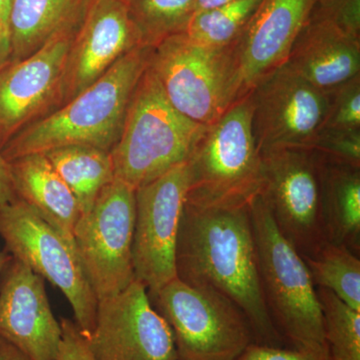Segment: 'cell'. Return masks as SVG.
Wrapping results in <instances>:
<instances>
[{"label":"cell","mask_w":360,"mask_h":360,"mask_svg":"<svg viewBox=\"0 0 360 360\" xmlns=\"http://www.w3.org/2000/svg\"><path fill=\"white\" fill-rule=\"evenodd\" d=\"M196 0H129V15L142 45L153 47L184 30Z\"/></svg>","instance_id":"obj_25"},{"label":"cell","mask_w":360,"mask_h":360,"mask_svg":"<svg viewBox=\"0 0 360 360\" xmlns=\"http://www.w3.org/2000/svg\"><path fill=\"white\" fill-rule=\"evenodd\" d=\"M87 338L96 360H179L172 328L139 279L98 300Z\"/></svg>","instance_id":"obj_13"},{"label":"cell","mask_w":360,"mask_h":360,"mask_svg":"<svg viewBox=\"0 0 360 360\" xmlns=\"http://www.w3.org/2000/svg\"><path fill=\"white\" fill-rule=\"evenodd\" d=\"M205 127L175 110L148 66L110 151L116 179L135 191L158 179L188 160Z\"/></svg>","instance_id":"obj_5"},{"label":"cell","mask_w":360,"mask_h":360,"mask_svg":"<svg viewBox=\"0 0 360 360\" xmlns=\"http://www.w3.org/2000/svg\"><path fill=\"white\" fill-rule=\"evenodd\" d=\"M11 6V0H0V68L8 58Z\"/></svg>","instance_id":"obj_31"},{"label":"cell","mask_w":360,"mask_h":360,"mask_svg":"<svg viewBox=\"0 0 360 360\" xmlns=\"http://www.w3.org/2000/svg\"><path fill=\"white\" fill-rule=\"evenodd\" d=\"M252 132L259 153L312 149L328 115V94L283 65L250 91Z\"/></svg>","instance_id":"obj_11"},{"label":"cell","mask_w":360,"mask_h":360,"mask_svg":"<svg viewBox=\"0 0 360 360\" xmlns=\"http://www.w3.org/2000/svg\"><path fill=\"white\" fill-rule=\"evenodd\" d=\"M316 288H324L360 312V258L347 246L326 243L302 257Z\"/></svg>","instance_id":"obj_23"},{"label":"cell","mask_w":360,"mask_h":360,"mask_svg":"<svg viewBox=\"0 0 360 360\" xmlns=\"http://www.w3.org/2000/svg\"><path fill=\"white\" fill-rule=\"evenodd\" d=\"M135 189L116 179L80 215L73 243L97 300L124 290L135 277Z\"/></svg>","instance_id":"obj_9"},{"label":"cell","mask_w":360,"mask_h":360,"mask_svg":"<svg viewBox=\"0 0 360 360\" xmlns=\"http://www.w3.org/2000/svg\"><path fill=\"white\" fill-rule=\"evenodd\" d=\"M77 198L82 214L89 212L104 187L115 179L110 151L70 146L44 153Z\"/></svg>","instance_id":"obj_22"},{"label":"cell","mask_w":360,"mask_h":360,"mask_svg":"<svg viewBox=\"0 0 360 360\" xmlns=\"http://www.w3.org/2000/svg\"><path fill=\"white\" fill-rule=\"evenodd\" d=\"M189 187L187 161L135 191V277L148 293L176 277L175 250Z\"/></svg>","instance_id":"obj_12"},{"label":"cell","mask_w":360,"mask_h":360,"mask_svg":"<svg viewBox=\"0 0 360 360\" xmlns=\"http://www.w3.org/2000/svg\"><path fill=\"white\" fill-rule=\"evenodd\" d=\"M0 350H1L6 360H30L25 355L14 348L13 345H9L6 341L2 340L1 338H0Z\"/></svg>","instance_id":"obj_35"},{"label":"cell","mask_w":360,"mask_h":360,"mask_svg":"<svg viewBox=\"0 0 360 360\" xmlns=\"http://www.w3.org/2000/svg\"><path fill=\"white\" fill-rule=\"evenodd\" d=\"M15 200L9 165L2 155L1 149H0V205H7Z\"/></svg>","instance_id":"obj_32"},{"label":"cell","mask_w":360,"mask_h":360,"mask_svg":"<svg viewBox=\"0 0 360 360\" xmlns=\"http://www.w3.org/2000/svg\"><path fill=\"white\" fill-rule=\"evenodd\" d=\"M262 194L284 238L302 257L328 243L321 212V158L314 149L278 148L260 153Z\"/></svg>","instance_id":"obj_10"},{"label":"cell","mask_w":360,"mask_h":360,"mask_svg":"<svg viewBox=\"0 0 360 360\" xmlns=\"http://www.w3.org/2000/svg\"><path fill=\"white\" fill-rule=\"evenodd\" d=\"M233 1H236V0H196L193 7V15L201 13V11H210V9L231 4Z\"/></svg>","instance_id":"obj_34"},{"label":"cell","mask_w":360,"mask_h":360,"mask_svg":"<svg viewBox=\"0 0 360 360\" xmlns=\"http://www.w3.org/2000/svg\"><path fill=\"white\" fill-rule=\"evenodd\" d=\"M141 45L127 0H94L68 54L60 106L72 101L122 56Z\"/></svg>","instance_id":"obj_16"},{"label":"cell","mask_w":360,"mask_h":360,"mask_svg":"<svg viewBox=\"0 0 360 360\" xmlns=\"http://www.w3.org/2000/svg\"><path fill=\"white\" fill-rule=\"evenodd\" d=\"M262 0H236L193 14L179 33L206 46L231 45L243 32Z\"/></svg>","instance_id":"obj_24"},{"label":"cell","mask_w":360,"mask_h":360,"mask_svg":"<svg viewBox=\"0 0 360 360\" xmlns=\"http://www.w3.org/2000/svg\"><path fill=\"white\" fill-rule=\"evenodd\" d=\"M80 27L58 33L32 56L0 68V149L60 106L66 61Z\"/></svg>","instance_id":"obj_14"},{"label":"cell","mask_w":360,"mask_h":360,"mask_svg":"<svg viewBox=\"0 0 360 360\" xmlns=\"http://www.w3.org/2000/svg\"><path fill=\"white\" fill-rule=\"evenodd\" d=\"M330 360H360V312L329 290L317 288Z\"/></svg>","instance_id":"obj_26"},{"label":"cell","mask_w":360,"mask_h":360,"mask_svg":"<svg viewBox=\"0 0 360 360\" xmlns=\"http://www.w3.org/2000/svg\"><path fill=\"white\" fill-rule=\"evenodd\" d=\"M236 360H330L328 350L297 349L252 342Z\"/></svg>","instance_id":"obj_29"},{"label":"cell","mask_w":360,"mask_h":360,"mask_svg":"<svg viewBox=\"0 0 360 360\" xmlns=\"http://www.w3.org/2000/svg\"><path fill=\"white\" fill-rule=\"evenodd\" d=\"M148 295L172 328L179 360H236L255 342L245 314L219 291L175 277Z\"/></svg>","instance_id":"obj_7"},{"label":"cell","mask_w":360,"mask_h":360,"mask_svg":"<svg viewBox=\"0 0 360 360\" xmlns=\"http://www.w3.org/2000/svg\"><path fill=\"white\" fill-rule=\"evenodd\" d=\"M0 360H6L4 359V354H2L1 350H0Z\"/></svg>","instance_id":"obj_37"},{"label":"cell","mask_w":360,"mask_h":360,"mask_svg":"<svg viewBox=\"0 0 360 360\" xmlns=\"http://www.w3.org/2000/svg\"><path fill=\"white\" fill-rule=\"evenodd\" d=\"M61 338L44 279L11 258L0 274V338L30 360H56Z\"/></svg>","instance_id":"obj_15"},{"label":"cell","mask_w":360,"mask_h":360,"mask_svg":"<svg viewBox=\"0 0 360 360\" xmlns=\"http://www.w3.org/2000/svg\"><path fill=\"white\" fill-rule=\"evenodd\" d=\"M321 158L322 224L326 241L347 246L359 255L360 167Z\"/></svg>","instance_id":"obj_21"},{"label":"cell","mask_w":360,"mask_h":360,"mask_svg":"<svg viewBox=\"0 0 360 360\" xmlns=\"http://www.w3.org/2000/svg\"><path fill=\"white\" fill-rule=\"evenodd\" d=\"M63 338L59 345L56 360H96L90 349L89 338L70 319H61Z\"/></svg>","instance_id":"obj_30"},{"label":"cell","mask_w":360,"mask_h":360,"mask_svg":"<svg viewBox=\"0 0 360 360\" xmlns=\"http://www.w3.org/2000/svg\"><path fill=\"white\" fill-rule=\"evenodd\" d=\"M284 65L329 94L360 75V40L348 37L328 18L309 16Z\"/></svg>","instance_id":"obj_18"},{"label":"cell","mask_w":360,"mask_h":360,"mask_svg":"<svg viewBox=\"0 0 360 360\" xmlns=\"http://www.w3.org/2000/svg\"><path fill=\"white\" fill-rule=\"evenodd\" d=\"M248 206L262 292L277 330L291 347L328 350L321 300L304 259L279 231L262 194Z\"/></svg>","instance_id":"obj_3"},{"label":"cell","mask_w":360,"mask_h":360,"mask_svg":"<svg viewBox=\"0 0 360 360\" xmlns=\"http://www.w3.org/2000/svg\"><path fill=\"white\" fill-rule=\"evenodd\" d=\"M0 238L11 257L63 293L72 309L73 321L89 335L94 328L98 300L75 245L18 198L0 205Z\"/></svg>","instance_id":"obj_8"},{"label":"cell","mask_w":360,"mask_h":360,"mask_svg":"<svg viewBox=\"0 0 360 360\" xmlns=\"http://www.w3.org/2000/svg\"><path fill=\"white\" fill-rule=\"evenodd\" d=\"M11 258L13 257L6 250L0 251V274L6 269L7 264L11 262Z\"/></svg>","instance_id":"obj_36"},{"label":"cell","mask_w":360,"mask_h":360,"mask_svg":"<svg viewBox=\"0 0 360 360\" xmlns=\"http://www.w3.org/2000/svg\"><path fill=\"white\" fill-rule=\"evenodd\" d=\"M127 4H129V0H127Z\"/></svg>","instance_id":"obj_38"},{"label":"cell","mask_w":360,"mask_h":360,"mask_svg":"<svg viewBox=\"0 0 360 360\" xmlns=\"http://www.w3.org/2000/svg\"><path fill=\"white\" fill-rule=\"evenodd\" d=\"M312 149L326 160L360 167V129H322Z\"/></svg>","instance_id":"obj_28"},{"label":"cell","mask_w":360,"mask_h":360,"mask_svg":"<svg viewBox=\"0 0 360 360\" xmlns=\"http://www.w3.org/2000/svg\"><path fill=\"white\" fill-rule=\"evenodd\" d=\"M92 1L11 0L8 58L4 65L32 56L58 33L80 27Z\"/></svg>","instance_id":"obj_20"},{"label":"cell","mask_w":360,"mask_h":360,"mask_svg":"<svg viewBox=\"0 0 360 360\" xmlns=\"http://www.w3.org/2000/svg\"><path fill=\"white\" fill-rule=\"evenodd\" d=\"M342 0H314L310 16H324L330 13Z\"/></svg>","instance_id":"obj_33"},{"label":"cell","mask_w":360,"mask_h":360,"mask_svg":"<svg viewBox=\"0 0 360 360\" xmlns=\"http://www.w3.org/2000/svg\"><path fill=\"white\" fill-rule=\"evenodd\" d=\"M232 44L206 46L176 33L153 47L149 68L168 101L194 122L212 124L239 98Z\"/></svg>","instance_id":"obj_6"},{"label":"cell","mask_w":360,"mask_h":360,"mask_svg":"<svg viewBox=\"0 0 360 360\" xmlns=\"http://www.w3.org/2000/svg\"><path fill=\"white\" fill-rule=\"evenodd\" d=\"M176 277L232 300L250 322L255 342L283 347L265 302L250 206L200 207L184 203L176 250Z\"/></svg>","instance_id":"obj_1"},{"label":"cell","mask_w":360,"mask_h":360,"mask_svg":"<svg viewBox=\"0 0 360 360\" xmlns=\"http://www.w3.org/2000/svg\"><path fill=\"white\" fill-rule=\"evenodd\" d=\"M323 129H360V75L329 92Z\"/></svg>","instance_id":"obj_27"},{"label":"cell","mask_w":360,"mask_h":360,"mask_svg":"<svg viewBox=\"0 0 360 360\" xmlns=\"http://www.w3.org/2000/svg\"><path fill=\"white\" fill-rule=\"evenodd\" d=\"M8 165L16 198L30 205L75 245L73 232L82 215L79 205L46 156L32 153L8 161Z\"/></svg>","instance_id":"obj_19"},{"label":"cell","mask_w":360,"mask_h":360,"mask_svg":"<svg viewBox=\"0 0 360 360\" xmlns=\"http://www.w3.org/2000/svg\"><path fill=\"white\" fill-rule=\"evenodd\" d=\"M151 51L153 47L146 45L132 49L70 103L18 132L1 149L7 162L70 146L110 153L122 134L130 101L148 68Z\"/></svg>","instance_id":"obj_2"},{"label":"cell","mask_w":360,"mask_h":360,"mask_svg":"<svg viewBox=\"0 0 360 360\" xmlns=\"http://www.w3.org/2000/svg\"><path fill=\"white\" fill-rule=\"evenodd\" d=\"M186 202L200 207L245 206L260 193L262 158L252 132L250 92L205 125L187 160Z\"/></svg>","instance_id":"obj_4"},{"label":"cell","mask_w":360,"mask_h":360,"mask_svg":"<svg viewBox=\"0 0 360 360\" xmlns=\"http://www.w3.org/2000/svg\"><path fill=\"white\" fill-rule=\"evenodd\" d=\"M314 4V0H262L232 44L239 98L286 63Z\"/></svg>","instance_id":"obj_17"}]
</instances>
